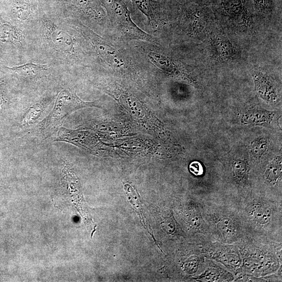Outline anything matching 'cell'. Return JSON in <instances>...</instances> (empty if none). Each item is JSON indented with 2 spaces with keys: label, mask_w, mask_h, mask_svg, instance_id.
I'll return each instance as SVG.
<instances>
[{
  "label": "cell",
  "mask_w": 282,
  "mask_h": 282,
  "mask_svg": "<svg viewBox=\"0 0 282 282\" xmlns=\"http://www.w3.org/2000/svg\"><path fill=\"white\" fill-rule=\"evenodd\" d=\"M94 107L100 108L96 102H84L75 94L64 91L59 94L53 111L42 123L40 131L45 136H49L61 126L72 112L79 109Z\"/></svg>",
  "instance_id": "1"
},
{
  "label": "cell",
  "mask_w": 282,
  "mask_h": 282,
  "mask_svg": "<svg viewBox=\"0 0 282 282\" xmlns=\"http://www.w3.org/2000/svg\"><path fill=\"white\" fill-rule=\"evenodd\" d=\"M112 23L120 34L129 40L151 41L154 38L139 29L132 21L131 14L123 0H105Z\"/></svg>",
  "instance_id": "2"
},
{
  "label": "cell",
  "mask_w": 282,
  "mask_h": 282,
  "mask_svg": "<svg viewBox=\"0 0 282 282\" xmlns=\"http://www.w3.org/2000/svg\"><path fill=\"white\" fill-rule=\"evenodd\" d=\"M254 79L256 90L259 96L268 102H274L277 97L276 92L268 79L259 73H256Z\"/></svg>",
  "instance_id": "3"
},
{
  "label": "cell",
  "mask_w": 282,
  "mask_h": 282,
  "mask_svg": "<svg viewBox=\"0 0 282 282\" xmlns=\"http://www.w3.org/2000/svg\"><path fill=\"white\" fill-rule=\"evenodd\" d=\"M273 113L261 110L247 111L243 116V123L249 125H260L270 124L273 118Z\"/></svg>",
  "instance_id": "4"
},
{
  "label": "cell",
  "mask_w": 282,
  "mask_h": 282,
  "mask_svg": "<svg viewBox=\"0 0 282 282\" xmlns=\"http://www.w3.org/2000/svg\"><path fill=\"white\" fill-rule=\"evenodd\" d=\"M137 8L147 16L150 23L156 22L158 18V4L153 0H133Z\"/></svg>",
  "instance_id": "5"
},
{
  "label": "cell",
  "mask_w": 282,
  "mask_h": 282,
  "mask_svg": "<svg viewBox=\"0 0 282 282\" xmlns=\"http://www.w3.org/2000/svg\"><path fill=\"white\" fill-rule=\"evenodd\" d=\"M93 42L99 53L107 60L108 63L118 66L123 65V62L121 58H119L116 50L103 42L98 41L96 39L93 40Z\"/></svg>",
  "instance_id": "6"
},
{
  "label": "cell",
  "mask_w": 282,
  "mask_h": 282,
  "mask_svg": "<svg viewBox=\"0 0 282 282\" xmlns=\"http://www.w3.org/2000/svg\"><path fill=\"white\" fill-rule=\"evenodd\" d=\"M53 42L60 50L70 51L73 47L71 37L66 33L61 31H54L52 34Z\"/></svg>",
  "instance_id": "7"
},
{
  "label": "cell",
  "mask_w": 282,
  "mask_h": 282,
  "mask_svg": "<svg viewBox=\"0 0 282 282\" xmlns=\"http://www.w3.org/2000/svg\"><path fill=\"white\" fill-rule=\"evenodd\" d=\"M16 30L8 23L0 22V43L13 44L18 39Z\"/></svg>",
  "instance_id": "8"
},
{
  "label": "cell",
  "mask_w": 282,
  "mask_h": 282,
  "mask_svg": "<svg viewBox=\"0 0 282 282\" xmlns=\"http://www.w3.org/2000/svg\"><path fill=\"white\" fill-rule=\"evenodd\" d=\"M269 140L265 136L257 138L251 143L250 148V153L255 158H259L263 156L267 150Z\"/></svg>",
  "instance_id": "9"
},
{
  "label": "cell",
  "mask_w": 282,
  "mask_h": 282,
  "mask_svg": "<svg viewBox=\"0 0 282 282\" xmlns=\"http://www.w3.org/2000/svg\"><path fill=\"white\" fill-rule=\"evenodd\" d=\"M8 68L19 74L28 75L35 74L40 71L47 70L48 66L47 65H43L29 63L21 66H15Z\"/></svg>",
  "instance_id": "10"
},
{
  "label": "cell",
  "mask_w": 282,
  "mask_h": 282,
  "mask_svg": "<svg viewBox=\"0 0 282 282\" xmlns=\"http://www.w3.org/2000/svg\"><path fill=\"white\" fill-rule=\"evenodd\" d=\"M252 215L256 221L261 224H267L271 217L269 209L261 205L255 206L252 211Z\"/></svg>",
  "instance_id": "11"
},
{
  "label": "cell",
  "mask_w": 282,
  "mask_h": 282,
  "mask_svg": "<svg viewBox=\"0 0 282 282\" xmlns=\"http://www.w3.org/2000/svg\"><path fill=\"white\" fill-rule=\"evenodd\" d=\"M149 58L154 64L163 70L171 72L175 69L173 63L164 56L159 54L151 53L149 54Z\"/></svg>",
  "instance_id": "12"
},
{
  "label": "cell",
  "mask_w": 282,
  "mask_h": 282,
  "mask_svg": "<svg viewBox=\"0 0 282 282\" xmlns=\"http://www.w3.org/2000/svg\"><path fill=\"white\" fill-rule=\"evenodd\" d=\"M281 158L275 159L270 164L266 172L267 179L270 182H275L281 176Z\"/></svg>",
  "instance_id": "13"
},
{
  "label": "cell",
  "mask_w": 282,
  "mask_h": 282,
  "mask_svg": "<svg viewBox=\"0 0 282 282\" xmlns=\"http://www.w3.org/2000/svg\"><path fill=\"white\" fill-rule=\"evenodd\" d=\"M225 10L231 15L238 16L244 12V6L241 0H224Z\"/></svg>",
  "instance_id": "14"
},
{
  "label": "cell",
  "mask_w": 282,
  "mask_h": 282,
  "mask_svg": "<svg viewBox=\"0 0 282 282\" xmlns=\"http://www.w3.org/2000/svg\"><path fill=\"white\" fill-rule=\"evenodd\" d=\"M232 169L235 178L238 180H243L247 173V163L244 160H234L232 162Z\"/></svg>",
  "instance_id": "15"
},
{
  "label": "cell",
  "mask_w": 282,
  "mask_h": 282,
  "mask_svg": "<svg viewBox=\"0 0 282 282\" xmlns=\"http://www.w3.org/2000/svg\"><path fill=\"white\" fill-rule=\"evenodd\" d=\"M217 226L221 232L227 235H231L235 232V224L233 220L230 218H224L221 219Z\"/></svg>",
  "instance_id": "16"
},
{
  "label": "cell",
  "mask_w": 282,
  "mask_h": 282,
  "mask_svg": "<svg viewBox=\"0 0 282 282\" xmlns=\"http://www.w3.org/2000/svg\"><path fill=\"white\" fill-rule=\"evenodd\" d=\"M125 189L130 204L137 212H140L139 210H140L141 206L138 196L135 191L133 188L128 184L125 185Z\"/></svg>",
  "instance_id": "17"
},
{
  "label": "cell",
  "mask_w": 282,
  "mask_h": 282,
  "mask_svg": "<svg viewBox=\"0 0 282 282\" xmlns=\"http://www.w3.org/2000/svg\"><path fill=\"white\" fill-rule=\"evenodd\" d=\"M200 263V259L196 256L190 258L185 265V268L189 273H195L198 269Z\"/></svg>",
  "instance_id": "18"
},
{
  "label": "cell",
  "mask_w": 282,
  "mask_h": 282,
  "mask_svg": "<svg viewBox=\"0 0 282 282\" xmlns=\"http://www.w3.org/2000/svg\"><path fill=\"white\" fill-rule=\"evenodd\" d=\"M190 170L194 175L198 176L203 173L202 166L198 162H193L190 165Z\"/></svg>",
  "instance_id": "19"
},
{
  "label": "cell",
  "mask_w": 282,
  "mask_h": 282,
  "mask_svg": "<svg viewBox=\"0 0 282 282\" xmlns=\"http://www.w3.org/2000/svg\"><path fill=\"white\" fill-rule=\"evenodd\" d=\"M219 276L218 271L215 269L209 270L203 276L205 279L210 281H214L217 279Z\"/></svg>",
  "instance_id": "20"
},
{
  "label": "cell",
  "mask_w": 282,
  "mask_h": 282,
  "mask_svg": "<svg viewBox=\"0 0 282 282\" xmlns=\"http://www.w3.org/2000/svg\"><path fill=\"white\" fill-rule=\"evenodd\" d=\"M73 1L81 6H85L88 3V0H73Z\"/></svg>",
  "instance_id": "21"
},
{
  "label": "cell",
  "mask_w": 282,
  "mask_h": 282,
  "mask_svg": "<svg viewBox=\"0 0 282 282\" xmlns=\"http://www.w3.org/2000/svg\"><path fill=\"white\" fill-rule=\"evenodd\" d=\"M258 5L262 6L266 5L267 0H257Z\"/></svg>",
  "instance_id": "22"
}]
</instances>
